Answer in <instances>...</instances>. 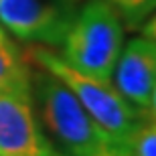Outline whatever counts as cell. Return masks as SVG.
Wrapping results in <instances>:
<instances>
[{
	"label": "cell",
	"mask_w": 156,
	"mask_h": 156,
	"mask_svg": "<svg viewBox=\"0 0 156 156\" xmlns=\"http://www.w3.org/2000/svg\"><path fill=\"white\" fill-rule=\"evenodd\" d=\"M30 91L41 126L59 154L95 156L104 152L126 154V150L87 114V110L79 104V99L71 93L69 87L53 73L33 65Z\"/></svg>",
	"instance_id": "cell-1"
},
{
	"label": "cell",
	"mask_w": 156,
	"mask_h": 156,
	"mask_svg": "<svg viewBox=\"0 0 156 156\" xmlns=\"http://www.w3.org/2000/svg\"><path fill=\"white\" fill-rule=\"evenodd\" d=\"M24 53H27V57L33 65L49 71L59 81H63L71 89V93L79 99V104L87 110V114L98 122L128 154V142L132 138V134L146 120L144 112L134 108L114 87L112 81L95 79V77H89L81 71L73 69L51 47L33 45Z\"/></svg>",
	"instance_id": "cell-2"
},
{
	"label": "cell",
	"mask_w": 156,
	"mask_h": 156,
	"mask_svg": "<svg viewBox=\"0 0 156 156\" xmlns=\"http://www.w3.org/2000/svg\"><path fill=\"white\" fill-rule=\"evenodd\" d=\"M61 59L73 69L112 81L124 47V23L105 0H85L61 41Z\"/></svg>",
	"instance_id": "cell-3"
},
{
	"label": "cell",
	"mask_w": 156,
	"mask_h": 156,
	"mask_svg": "<svg viewBox=\"0 0 156 156\" xmlns=\"http://www.w3.org/2000/svg\"><path fill=\"white\" fill-rule=\"evenodd\" d=\"M85 0H0V24L29 45L59 47Z\"/></svg>",
	"instance_id": "cell-4"
},
{
	"label": "cell",
	"mask_w": 156,
	"mask_h": 156,
	"mask_svg": "<svg viewBox=\"0 0 156 156\" xmlns=\"http://www.w3.org/2000/svg\"><path fill=\"white\" fill-rule=\"evenodd\" d=\"M0 156H61L41 126L30 89L0 91Z\"/></svg>",
	"instance_id": "cell-5"
},
{
	"label": "cell",
	"mask_w": 156,
	"mask_h": 156,
	"mask_svg": "<svg viewBox=\"0 0 156 156\" xmlns=\"http://www.w3.org/2000/svg\"><path fill=\"white\" fill-rule=\"evenodd\" d=\"M112 83L124 98L138 108L148 110L156 85V43L148 37H134L122 47Z\"/></svg>",
	"instance_id": "cell-6"
},
{
	"label": "cell",
	"mask_w": 156,
	"mask_h": 156,
	"mask_svg": "<svg viewBox=\"0 0 156 156\" xmlns=\"http://www.w3.org/2000/svg\"><path fill=\"white\" fill-rule=\"evenodd\" d=\"M30 65L27 53L20 51L8 37L0 41V91L30 89Z\"/></svg>",
	"instance_id": "cell-7"
},
{
	"label": "cell",
	"mask_w": 156,
	"mask_h": 156,
	"mask_svg": "<svg viewBox=\"0 0 156 156\" xmlns=\"http://www.w3.org/2000/svg\"><path fill=\"white\" fill-rule=\"evenodd\" d=\"M105 2H110L116 8L124 27L132 30L140 29L146 18L156 10V0H105Z\"/></svg>",
	"instance_id": "cell-8"
},
{
	"label": "cell",
	"mask_w": 156,
	"mask_h": 156,
	"mask_svg": "<svg viewBox=\"0 0 156 156\" xmlns=\"http://www.w3.org/2000/svg\"><path fill=\"white\" fill-rule=\"evenodd\" d=\"M128 156H156V120L146 118L128 142Z\"/></svg>",
	"instance_id": "cell-9"
},
{
	"label": "cell",
	"mask_w": 156,
	"mask_h": 156,
	"mask_svg": "<svg viewBox=\"0 0 156 156\" xmlns=\"http://www.w3.org/2000/svg\"><path fill=\"white\" fill-rule=\"evenodd\" d=\"M140 30H142V35H144V37H148V39H152L156 43V10L144 20V24L140 27Z\"/></svg>",
	"instance_id": "cell-10"
},
{
	"label": "cell",
	"mask_w": 156,
	"mask_h": 156,
	"mask_svg": "<svg viewBox=\"0 0 156 156\" xmlns=\"http://www.w3.org/2000/svg\"><path fill=\"white\" fill-rule=\"evenodd\" d=\"M146 118L156 120V85H154V89H152V98H150V105H148V110H146Z\"/></svg>",
	"instance_id": "cell-11"
},
{
	"label": "cell",
	"mask_w": 156,
	"mask_h": 156,
	"mask_svg": "<svg viewBox=\"0 0 156 156\" xmlns=\"http://www.w3.org/2000/svg\"><path fill=\"white\" fill-rule=\"evenodd\" d=\"M61 156H65V154H61ZM95 156H126L124 152H104V154H95Z\"/></svg>",
	"instance_id": "cell-12"
},
{
	"label": "cell",
	"mask_w": 156,
	"mask_h": 156,
	"mask_svg": "<svg viewBox=\"0 0 156 156\" xmlns=\"http://www.w3.org/2000/svg\"><path fill=\"white\" fill-rule=\"evenodd\" d=\"M2 39H6V33H4V29L0 27V41H2Z\"/></svg>",
	"instance_id": "cell-13"
}]
</instances>
